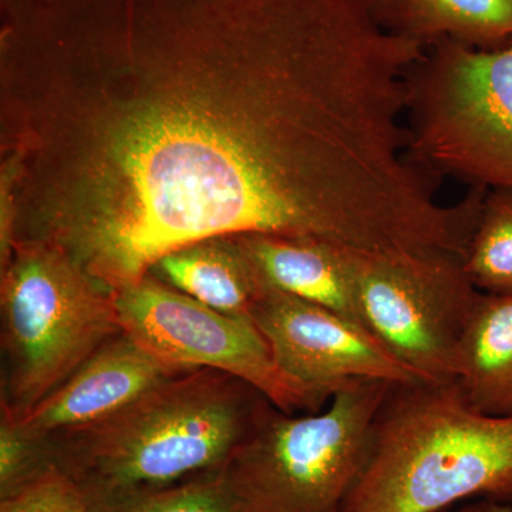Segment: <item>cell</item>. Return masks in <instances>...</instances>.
I'll return each instance as SVG.
<instances>
[{
    "instance_id": "15",
    "label": "cell",
    "mask_w": 512,
    "mask_h": 512,
    "mask_svg": "<svg viewBox=\"0 0 512 512\" xmlns=\"http://www.w3.org/2000/svg\"><path fill=\"white\" fill-rule=\"evenodd\" d=\"M478 291L512 295V190H491L463 258Z\"/></svg>"
},
{
    "instance_id": "7",
    "label": "cell",
    "mask_w": 512,
    "mask_h": 512,
    "mask_svg": "<svg viewBox=\"0 0 512 512\" xmlns=\"http://www.w3.org/2000/svg\"><path fill=\"white\" fill-rule=\"evenodd\" d=\"M481 293L458 255L357 254L363 326L417 382H456L461 343Z\"/></svg>"
},
{
    "instance_id": "18",
    "label": "cell",
    "mask_w": 512,
    "mask_h": 512,
    "mask_svg": "<svg viewBox=\"0 0 512 512\" xmlns=\"http://www.w3.org/2000/svg\"><path fill=\"white\" fill-rule=\"evenodd\" d=\"M0 512H93L92 503L72 477L53 470L22 490L0 498Z\"/></svg>"
},
{
    "instance_id": "12",
    "label": "cell",
    "mask_w": 512,
    "mask_h": 512,
    "mask_svg": "<svg viewBox=\"0 0 512 512\" xmlns=\"http://www.w3.org/2000/svg\"><path fill=\"white\" fill-rule=\"evenodd\" d=\"M148 274L225 315L251 319L266 289L235 237L194 242L164 255Z\"/></svg>"
},
{
    "instance_id": "19",
    "label": "cell",
    "mask_w": 512,
    "mask_h": 512,
    "mask_svg": "<svg viewBox=\"0 0 512 512\" xmlns=\"http://www.w3.org/2000/svg\"><path fill=\"white\" fill-rule=\"evenodd\" d=\"M456 512H512V504L493 500H478L464 505Z\"/></svg>"
},
{
    "instance_id": "14",
    "label": "cell",
    "mask_w": 512,
    "mask_h": 512,
    "mask_svg": "<svg viewBox=\"0 0 512 512\" xmlns=\"http://www.w3.org/2000/svg\"><path fill=\"white\" fill-rule=\"evenodd\" d=\"M454 383L476 412L512 419V295L481 293Z\"/></svg>"
},
{
    "instance_id": "13",
    "label": "cell",
    "mask_w": 512,
    "mask_h": 512,
    "mask_svg": "<svg viewBox=\"0 0 512 512\" xmlns=\"http://www.w3.org/2000/svg\"><path fill=\"white\" fill-rule=\"evenodd\" d=\"M377 22L427 47L448 39L477 49L512 42V0H372Z\"/></svg>"
},
{
    "instance_id": "2",
    "label": "cell",
    "mask_w": 512,
    "mask_h": 512,
    "mask_svg": "<svg viewBox=\"0 0 512 512\" xmlns=\"http://www.w3.org/2000/svg\"><path fill=\"white\" fill-rule=\"evenodd\" d=\"M271 404L238 377L198 369L109 419L47 441L57 468L92 501L221 470Z\"/></svg>"
},
{
    "instance_id": "6",
    "label": "cell",
    "mask_w": 512,
    "mask_h": 512,
    "mask_svg": "<svg viewBox=\"0 0 512 512\" xmlns=\"http://www.w3.org/2000/svg\"><path fill=\"white\" fill-rule=\"evenodd\" d=\"M407 156L430 178L512 190V42L440 40L406 79Z\"/></svg>"
},
{
    "instance_id": "3",
    "label": "cell",
    "mask_w": 512,
    "mask_h": 512,
    "mask_svg": "<svg viewBox=\"0 0 512 512\" xmlns=\"http://www.w3.org/2000/svg\"><path fill=\"white\" fill-rule=\"evenodd\" d=\"M512 504V419L476 412L456 383L393 384L343 512H439Z\"/></svg>"
},
{
    "instance_id": "4",
    "label": "cell",
    "mask_w": 512,
    "mask_h": 512,
    "mask_svg": "<svg viewBox=\"0 0 512 512\" xmlns=\"http://www.w3.org/2000/svg\"><path fill=\"white\" fill-rule=\"evenodd\" d=\"M392 386L355 380L333 394L328 409L303 416L271 404L221 470L238 512H343Z\"/></svg>"
},
{
    "instance_id": "1",
    "label": "cell",
    "mask_w": 512,
    "mask_h": 512,
    "mask_svg": "<svg viewBox=\"0 0 512 512\" xmlns=\"http://www.w3.org/2000/svg\"><path fill=\"white\" fill-rule=\"evenodd\" d=\"M0 50L15 242L107 291L204 239L396 252L429 217L423 49L372 0H5Z\"/></svg>"
},
{
    "instance_id": "5",
    "label": "cell",
    "mask_w": 512,
    "mask_h": 512,
    "mask_svg": "<svg viewBox=\"0 0 512 512\" xmlns=\"http://www.w3.org/2000/svg\"><path fill=\"white\" fill-rule=\"evenodd\" d=\"M2 399L12 417L56 390L123 332L116 293L42 242L16 241L2 269Z\"/></svg>"
},
{
    "instance_id": "10",
    "label": "cell",
    "mask_w": 512,
    "mask_h": 512,
    "mask_svg": "<svg viewBox=\"0 0 512 512\" xmlns=\"http://www.w3.org/2000/svg\"><path fill=\"white\" fill-rule=\"evenodd\" d=\"M187 372L192 370L167 365L121 332L28 413L3 414L30 436L56 439L109 419L158 384Z\"/></svg>"
},
{
    "instance_id": "17",
    "label": "cell",
    "mask_w": 512,
    "mask_h": 512,
    "mask_svg": "<svg viewBox=\"0 0 512 512\" xmlns=\"http://www.w3.org/2000/svg\"><path fill=\"white\" fill-rule=\"evenodd\" d=\"M59 470L49 441L37 439L0 413V498Z\"/></svg>"
},
{
    "instance_id": "16",
    "label": "cell",
    "mask_w": 512,
    "mask_h": 512,
    "mask_svg": "<svg viewBox=\"0 0 512 512\" xmlns=\"http://www.w3.org/2000/svg\"><path fill=\"white\" fill-rule=\"evenodd\" d=\"M221 470L165 487L107 495L90 503L93 512H238Z\"/></svg>"
},
{
    "instance_id": "9",
    "label": "cell",
    "mask_w": 512,
    "mask_h": 512,
    "mask_svg": "<svg viewBox=\"0 0 512 512\" xmlns=\"http://www.w3.org/2000/svg\"><path fill=\"white\" fill-rule=\"evenodd\" d=\"M251 318L286 375L326 399L355 380L417 382L369 330L322 306L268 288Z\"/></svg>"
},
{
    "instance_id": "11",
    "label": "cell",
    "mask_w": 512,
    "mask_h": 512,
    "mask_svg": "<svg viewBox=\"0 0 512 512\" xmlns=\"http://www.w3.org/2000/svg\"><path fill=\"white\" fill-rule=\"evenodd\" d=\"M235 238L266 288L322 306L363 326L357 303L359 249L318 238Z\"/></svg>"
},
{
    "instance_id": "8",
    "label": "cell",
    "mask_w": 512,
    "mask_h": 512,
    "mask_svg": "<svg viewBox=\"0 0 512 512\" xmlns=\"http://www.w3.org/2000/svg\"><path fill=\"white\" fill-rule=\"evenodd\" d=\"M116 305L123 332L167 365L238 377L289 414L329 402L286 375L254 320L214 311L150 274L117 292Z\"/></svg>"
}]
</instances>
